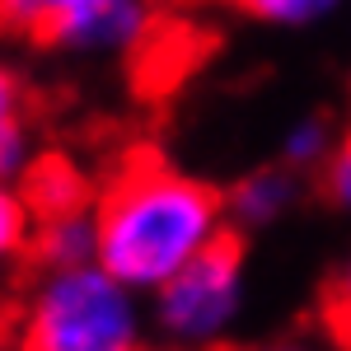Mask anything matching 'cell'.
Wrapping results in <instances>:
<instances>
[{
	"label": "cell",
	"instance_id": "2",
	"mask_svg": "<svg viewBox=\"0 0 351 351\" xmlns=\"http://www.w3.org/2000/svg\"><path fill=\"white\" fill-rule=\"evenodd\" d=\"M141 295L99 263L43 267L14 324V351H141Z\"/></svg>",
	"mask_w": 351,
	"mask_h": 351
},
{
	"label": "cell",
	"instance_id": "6",
	"mask_svg": "<svg viewBox=\"0 0 351 351\" xmlns=\"http://www.w3.org/2000/svg\"><path fill=\"white\" fill-rule=\"evenodd\" d=\"M24 197L38 220L71 216V211H89V183L80 178V169L66 155H43L33 160V169L24 173Z\"/></svg>",
	"mask_w": 351,
	"mask_h": 351
},
{
	"label": "cell",
	"instance_id": "10",
	"mask_svg": "<svg viewBox=\"0 0 351 351\" xmlns=\"http://www.w3.org/2000/svg\"><path fill=\"white\" fill-rule=\"evenodd\" d=\"M33 234H38V216L24 188L0 178V271L14 267L19 258H33Z\"/></svg>",
	"mask_w": 351,
	"mask_h": 351
},
{
	"label": "cell",
	"instance_id": "11",
	"mask_svg": "<svg viewBox=\"0 0 351 351\" xmlns=\"http://www.w3.org/2000/svg\"><path fill=\"white\" fill-rule=\"evenodd\" d=\"M332 150H337V132H332V122L319 117V112L300 117L295 127L281 136V164L295 169L300 178H304V173H319Z\"/></svg>",
	"mask_w": 351,
	"mask_h": 351
},
{
	"label": "cell",
	"instance_id": "14",
	"mask_svg": "<svg viewBox=\"0 0 351 351\" xmlns=\"http://www.w3.org/2000/svg\"><path fill=\"white\" fill-rule=\"evenodd\" d=\"M324 324L332 332V342L342 351H351V258L337 267V276H332V286L324 295Z\"/></svg>",
	"mask_w": 351,
	"mask_h": 351
},
{
	"label": "cell",
	"instance_id": "15",
	"mask_svg": "<svg viewBox=\"0 0 351 351\" xmlns=\"http://www.w3.org/2000/svg\"><path fill=\"white\" fill-rule=\"evenodd\" d=\"M258 351H324V347H314V342H300V337H286V342H267V347H258Z\"/></svg>",
	"mask_w": 351,
	"mask_h": 351
},
{
	"label": "cell",
	"instance_id": "1",
	"mask_svg": "<svg viewBox=\"0 0 351 351\" xmlns=\"http://www.w3.org/2000/svg\"><path fill=\"white\" fill-rule=\"evenodd\" d=\"M230 234L225 192L155 155H132L94 197V263L136 295H155Z\"/></svg>",
	"mask_w": 351,
	"mask_h": 351
},
{
	"label": "cell",
	"instance_id": "7",
	"mask_svg": "<svg viewBox=\"0 0 351 351\" xmlns=\"http://www.w3.org/2000/svg\"><path fill=\"white\" fill-rule=\"evenodd\" d=\"M94 206L89 211H71V216L38 220L33 234V258L38 267H80L94 263Z\"/></svg>",
	"mask_w": 351,
	"mask_h": 351
},
{
	"label": "cell",
	"instance_id": "8",
	"mask_svg": "<svg viewBox=\"0 0 351 351\" xmlns=\"http://www.w3.org/2000/svg\"><path fill=\"white\" fill-rule=\"evenodd\" d=\"M28 169H33V145L24 127V84L0 61V178L19 183Z\"/></svg>",
	"mask_w": 351,
	"mask_h": 351
},
{
	"label": "cell",
	"instance_id": "4",
	"mask_svg": "<svg viewBox=\"0 0 351 351\" xmlns=\"http://www.w3.org/2000/svg\"><path fill=\"white\" fill-rule=\"evenodd\" d=\"M150 33H155L150 0H104L56 24L47 33V47L71 56H132L150 43Z\"/></svg>",
	"mask_w": 351,
	"mask_h": 351
},
{
	"label": "cell",
	"instance_id": "5",
	"mask_svg": "<svg viewBox=\"0 0 351 351\" xmlns=\"http://www.w3.org/2000/svg\"><path fill=\"white\" fill-rule=\"evenodd\" d=\"M304 197V178L286 164H267L243 173L234 188L225 192V211L230 230H271L276 220H286Z\"/></svg>",
	"mask_w": 351,
	"mask_h": 351
},
{
	"label": "cell",
	"instance_id": "13",
	"mask_svg": "<svg viewBox=\"0 0 351 351\" xmlns=\"http://www.w3.org/2000/svg\"><path fill=\"white\" fill-rule=\"evenodd\" d=\"M319 192L332 211L351 216V132L337 136V150L328 155V164L319 169Z\"/></svg>",
	"mask_w": 351,
	"mask_h": 351
},
{
	"label": "cell",
	"instance_id": "3",
	"mask_svg": "<svg viewBox=\"0 0 351 351\" xmlns=\"http://www.w3.org/2000/svg\"><path fill=\"white\" fill-rule=\"evenodd\" d=\"M243 243L230 234L150 295L145 328L164 351H220L243 324Z\"/></svg>",
	"mask_w": 351,
	"mask_h": 351
},
{
	"label": "cell",
	"instance_id": "12",
	"mask_svg": "<svg viewBox=\"0 0 351 351\" xmlns=\"http://www.w3.org/2000/svg\"><path fill=\"white\" fill-rule=\"evenodd\" d=\"M243 19L253 24H267V28H314L332 19L347 0H230Z\"/></svg>",
	"mask_w": 351,
	"mask_h": 351
},
{
	"label": "cell",
	"instance_id": "9",
	"mask_svg": "<svg viewBox=\"0 0 351 351\" xmlns=\"http://www.w3.org/2000/svg\"><path fill=\"white\" fill-rule=\"evenodd\" d=\"M89 5H104V0H0V28L5 33H19V38L47 43V33L56 24L75 19Z\"/></svg>",
	"mask_w": 351,
	"mask_h": 351
}]
</instances>
